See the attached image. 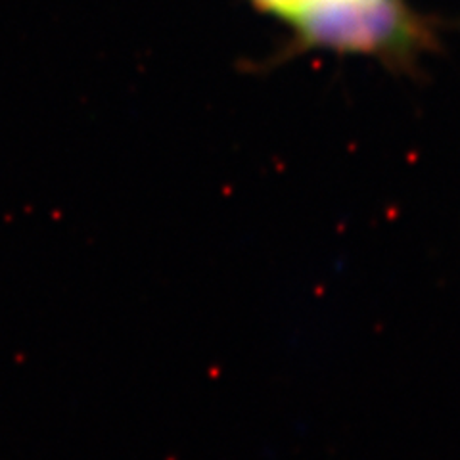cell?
<instances>
[{
    "label": "cell",
    "instance_id": "cell-1",
    "mask_svg": "<svg viewBox=\"0 0 460 460\" xmlns=\"http://www.w3.org/2000/svg\"><path fill=\"white\" fill-rule=\"evenodd\" d=\"M307 47L409 58L428 45L426 27L397 0H307L292 22Z\"/></svg>",
    "mask_w": 460,
    "mask_h": 460
},
{
    "label": "cell",
    "instance_id": "cell-2",
    "mask_svg": "<svg viewBox=\"0 0 460 460\" xmlns=\"http://www.w3.org/2000/svg\"><path fill=\"white\" fill-rule=\"evenodd\" d=\"M250 3L255 4L261 12L292 22L296 13L305 6L307 0H250Z\"/></svg>",
    "mask_w": 460,
    "mask_h": 460
}]
</instances>
